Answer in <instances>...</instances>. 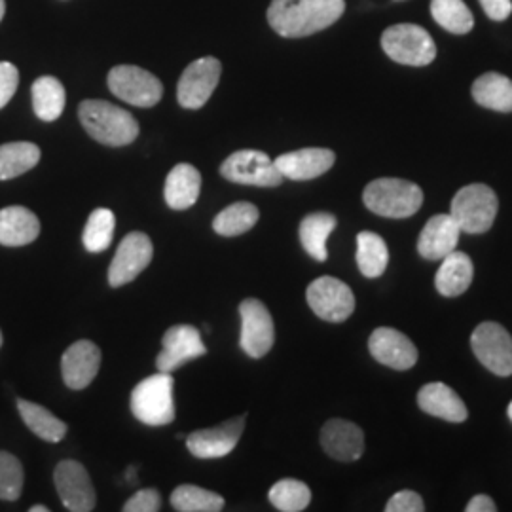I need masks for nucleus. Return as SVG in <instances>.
Masks as SVG:
<instances>
[{"label":"nucleus","mask_w":512,"mask_h":512,"mask_svg":"<svg viewBox=\"0 0 512 512\" xmlns=\"http://www.w3.org/2000/svg\"><path fill=\"white\" fill-rule=\"evenodd\" d=\"M344 10L346 0H272L268 21L281 37H310L336 23Z\"/></svg>","instance_id":"f257e3e1"},{"label":"nucleus","mask_w":512,"mask_h":512,"mask_svg":"<svg viewBox=\"0 0 512 512\" xmlns=\"http://www.w3.org/2000/svg\"><path fill=\"white\" fill-rule=\"evenodd\" d=\"M78 116L90 137L107 147H126L139 135V124L133 114L109 101L88 99L80 103Z\"/></svg>","instance_id":"f03ea898"},{"label":"nucleus","mask_w":512,"mask_h":512,"mask_svg":"<svg viewBox=\"0 0 512 512\" xmlns=\"http://www.w3.org/2000/svg\"><path fill=\"white\" fill-rule=\"evenodd\" d=\"M175 382L169 372H158L135 385L129 406L137 420L148 427H164L175 421Z\"/></svg>","instance_id":"7ed1b4c3"},{"label":"nucleus","mask_w":512,"mask_h":512,"mask_svg":"<svg viewBox=\"0 0 512 512\" xmlns=\"http://www.w3.org/2000/svg\"><path fill=\"white\" fill-rule=\"evenodd\" d=\"M366 209L385 219H406L416 215L423 205L418 184L404 179H376L363 192Z\"/></svg>","instance_id":"20e7f679"},{"label":"nucleus","mask_w":512,"mask_h":512,"mask_svg":"<svg viewBox=\"0 0 512 512\" xmlns=\"http://www.w3.org/2000/svg\"><path fill=\"white\" fill-rule=\"evenodd\" d=\"M499 202L494 190L486 184L463 186L450 203V215L459 230L467 234H484L494 226Z\"/></svg>","instance_id":"39448f33"},{"label":"nucleus","mask_w":512,"mask_h":512,"mask_svg":"<svg viewBox=\"0 0 512 512\" xmlns=\"http://www.w3.org/2000/svg\"><path fill=\"white\" fill-rule=\"evenodd\" d=\"M382 48L395 63L408 67H425L437 57V44L433 37L423 27L412 23H401L385 29Z\"/></svg>","instance_id":"423d86ee"},{"label":"nucleus","mask_w":512,"mask_h":512,"mask_svg":"<svg viewBox=\"0 0 512 512\" xmlns=\"http://www.w3.org/2000/svg\"><path fill=\"white\" fill-rule=\"evenodd\" d=\"M110 92L133 107L150 109L164 97V86L158 76L135 65H118L109 73Z\"/></svg>","instance_id":"0eeeda50"},{"label":"nucleus","mask_w":512,"mask_h":512,"mask_svg":"<svg viewBox=\"0 0 512 512\" xmlns=\"http://www.w3.org/2000/svg\"><path fill=\"white\" fill-rule=\"evenodd\" d=\"M220 175L230 183L262 188H274L283 183V175L274 160L260 150H238L230 154L220 165Z\"/></svg>","instance_id":"6e6552de"},{"label":"nucleus","mask_w":512,"mask_h":512,"mask_svg":"<svg viewBox=\"0 0 512 512\" xmlns=\"http://www.w3.org/2000/svg\"><path fill=\"white\" fill-rule=\"evenodd\" d=\"M239 317L241 349L253 359H260L270 353V349L274 348L275 329L274 319L268 308L256 298H247L239 304Z\"/></svg>","instance_id":"1a4fd4ad"},{"label":"nucleus","mask_w":512,"mask_h":512,"mask_svg":"<svg viewBox=\"0 0 512 512\" xmlns=\"http://www.w3.org/2000/svg\"><path fill=\"white\" fill-rule=\"evenodd\" d=\"M308 304L311 311L329 323H342L355 311V296L348 285L336 277H317L308 287Z\"/></svg>","instance_id":"9d476101"},{"label":"nucleus","mask_w":512,"mask_h":512,"mask_svg":"<svg viewBox=\"0 0 512 512\" xmlns=\"http://www.w3.org/2000/svg\"><path fill=\"white\" fill-rule=\"evenodd\" d=\"M476 359L501 378L512 374V336L499 323L486 321L471 336Z\"/></svg>","instance_id":"9b49d317"},{"label":"nucleus","mask_w":512,"mask_h":512,"mask_svg":"<svg viewBox=\"0 0 512 512\" xmlns=\"http://www.w3.org/2000/svg\"><path fill=\"white\" fill-rule=\"evenodd\" d=\"M222 65L215 57H202L184 69L177 86V99L183 109L198 110L217 90Z\"/></svg>","instance_id":"f8f14e48"},{"label":"nucleus","mask_w":512,"mask_h":512,"mask_svg":"<svg viewBox=\"0 0 512 512\" xmlns=\"http://www.w3.org/2000/svg\"><path fill=\"white\" fill-rule=\"evenodd\" d=\"M154 247L147 234L143 232H129L122 239L116 255L112 258L109 268V285L118 289L137 279L143 274L152 260Z\"/></svg>","instance_id":"ddd939ff"},{"label":"nucleus","mask_w":512,"mask_h":512,"mask_svg":"<svg viewBox=\"0 0 512 512\" xmlns=\"http://www.w3.org/2000/svg\"><path fill=\"white\" fill-rule=\"evenodd\" d=\"M55 488L63 507L71 512H90L97 505V495L84 465L65 459L55 467Z\"/></svg>","instance_id":"4468645a"},{"label":"nucleus","mask_w":512,"mask_h":512,"mask_svg":"<svg viewBox=\"0 0 512 512\" xmlns=\"http://www.w3.org/2000/svg\"><path fill=\"white\" fill-rule=\"evenodd\" d=\"M245 429V416L224 421L217 427L200 429L186 439L188 452L198 459L226 458L234 452Z\"/></svg>","instance_id":"2eb2a0df"},{"label":"nucleus","mask_w":512,"mask_h":512,"mask_svg":"<svg viewBox=\"0 0 512 512\" xmlns=\"http://www.w3.org/2000/svg\"><path fill=\"white\" fill-rule=\"evenodd\" d=\"M207 348L203 344L200 330L192 325H175L167 330L162 340V351L156 359L160 372H173L184 363L203 357Z\"/></svg>","instance_id":"dca6fc26"},{"label":"nucleus","mask_w":512,"mask_h":512,"mask_svg":"<svg viewBox=\"0 0 512 512\" xmlns=\"http://www.w3.org/2000/svg\"><path fill=\"white\" fill-rule=\"evenodd\" d=\"M370 355L393 370H408L418 363V349L412 340L399 330L380 327L370 334Z\"/></svg>","instance_id":"f3484780"},{"label":"nucleus","mask_w":512,"mask_h":512,"mask_svg":"<svg viewBox=\"0 0 512 512\" xmlns=\"http://www.w3.org/2000/svg\"><path fill=\"white\" fill-rule=\"evenodd\" d=\"M274 162L283 179L311 181L330 171L336 162V154L329 148H302L281 154Z\"/></svg>","instance_id":"a211bd4d"},{"label":"nucleus","mask_w":512,"mask_h":512,"mask_svg":"<svg viewBox=\"0 0 512 512\" xmlns=\"http://www.w3.org/2000/svg\"><path fill=\"white\" fill-rule=\"evenodd\" d=\"M101 366V349L90 340H78L63 353L61 374L71 389H86L92 384Z\"/></svg>","instance_id":"6ab92c4d"},{"label":"nucleus","mask_w":512,"mask_h":512,"mask_svg":"<svg viewBox=\"0 0 512 512\" xmlns=\"http://www.w3.org/2000/svg\"><path fill=\"white\" fill-rule=\"evenodd\" d=\"M321 446L332 459L357 461L365 452V435L351 421L330 420L321 429Z\"/></svg>","instance_id":"aec40b11"},{"label":"nucleus","mask_w":512,"mask_h":512,"mask_svg":"<svg viewBox=\"0 0 512 512\" xmlns=\"http://www.w3.org/2000/svg\"><path fill=\"white\" fill-rule=\"evenodd\" d=\"M458 222L452 215H435L427 220L418 239V253L425 260H442L458 247Z\"/></svg>","instance_id":"412c9836"},{"label":"nucleus","mask_w":512,"mask_h":512,"mask_svg":"<svg viewBox=\"0 0 512 512\" xmlns=\"http://www.w3.org/2000/svg\"><path fill=\"white\" fill-rule=\"evenodd\" d=\"M418 404L425 414L450 423H461L469 416L467 406L459 399L458 393L442 382L423 385L418 393Z\"/></svg>","instance_id":"4be33fe9"},{"label":"nucleus","mask_w":512,"mask_h":512,"mask_svg":"<svg viewBox=\"0 0 512 512\" xmlns=\"http://www.w3.org/2000/svg\"><path fill=\"white\" fill-rule=\"evenodd\" d=\"M202 190V175L190 164L175 165L165 179V203L175 209L184 211L190 209L200 198Z\"/></svg>","instance_id":"5701e85b"},{"label":"nucleus","mask_w":512,"mask_h":512,"mask_svg":"<svg viewBox=\"0 0 512 512\" xmlns=\"http://www.w3.org/2000/svg\"><path fill=\"white\" fill-rule=\"evenodd\" d=\"M40 236V220L33 211L21 205L4 207L0 211V245L23 247Z\"/></svg>","instance_id":"b1692460"},{"label":"nucleus","mask_w":512,"mask_h":512,"mask_svg":"<svg viewBox=\"0 0 512 512\" xmlns=\"http://www.w3.org/2000/svg\"><path fill=\"white\" fill-rule=\"evenodd\" d=\"M473 275L475 268L471 258L461 251H452L450 255L442 258V264L435 277V287L442 296L454 298L471 287Z\"/></svg>","instance_id":"393cba45"},{"label":"nucleus","mask_w":512,"mask_h":512,"mask_svg":"<svg viewBox=\"0 0 512 512\" xmlns=\"http://www.w3.org/2000/svg\"><path fill=\"white\" fill-rule=\"evenodd\" d=\"M338 220L330 213H311L300 222V243L304 251L317 262H325L329 258V249L327 241L330 234L334 232Z\"/></svg>","instance_id":"a878e982"},{"label":"nucleus","mask_w":512,"mask_h":512,"mask_svg":"<svg viewBox=\"0 0 512 512\" xmlns=\"http://www.w3.org/2000/svg\"><path fill=\"white\" fill-rule=\"evenodd\" d=\"M473 99L484 109L512 112V80L505 74L486 73L473 84Z\"/></svg>","instance_id":"bb28decb"},{"label":"nucleus","mask_w":512,"mask_h":512,"mask_svg":"<svg viewBox=\"0 0 512 512\" xmlns=\"http://www.w3.org/2000/svg\"><path fill=\"white\" fill-rule=\"evenodd\" d=\"M18 410L21 420L25 421V425L37 435L38 439L52 442V444L65 439L67 429H69L67 423L55 418L48 408L19 399Z\"/></svg>","instance_id":"cd10ccee"},{"label":"nucleus","mask_w":512,"mask_h":512,"mask_svg":"<svg viewBox=\"0 0 512 512\" xmlns=\"http://www.w3.org/2000/svg\"><path fill=\"white\" fill-rule=\"evenodd\" d=\"M67 93L54 76H40L33 84V109L42 122H55L65 110Z\"/></svg>","instance_id":"c85d7f7f"},{"label":"nucleus","mask_w":512,"mask_h":512,"mask_svg":"<svg viewBox=\"0 0 512 512\" xmlns=\"http://www.w3.org/2000/svg\"><path fill=\"white\" fill-rule=\"evenodd\" d=\"M40 162V148L35 143L19 141L0 147V181H10L31 171Z\"/></svg>","instance_id":"c756f323"},{"label":"nucleus","mask_w":512,"mask_h":512,"mask_svg":"<svg viewBox=\"0 0 512 512\" xmlns=\"http://www.w3.org/2000/svg\"><path fill=\"white\" fill-rule=\"evenodd\" d=\"M389 264V251L384 238L374 232H361L357 236V266L368 279L384 274Z\"/></svg>","instance_id":"7c9ffc66"},{"label":"nucleus","mask_w":512,"mask_h":512,"mask_svg":"<svg viewBox=\"0 0 512 512\" xmlns=\"http://www.w3.org/2000/svg\"><path fill=\"white\" fill-rule=\"evenodd\" d=\"M258 209L256 205L249 202H236L228 205L226 209H222L219 215L213 220V230L219 236L226 238H234L241 236L245 232H249L256 222H258Z\"/></svg>","instance_id":"2f4dec72"},{"label":"nucleus","mask_w":512,"mask_h":512,"mask_svg":"<svg viewBox=\"0 0 512 512\" xmlns=\"http://www.w3.org/2000/svg\"><path fill=\"white\" fill-rule=\"evenodd\" d=\"M431 16L454 35H467L475 27L473 14L463 0H431Z\"/></svg>","instance_id":"473e14b6"},{"label":"nucleus","mask_w":512,"mask_h":512,"mask_svg":"<svg viewBox=\"0 0 512 512\" xmlns=\"http://www.w3.org/2000/svg\"><path fill=\"white\" fill-rule=\"evenodd\" d=\"M171 507L179 512H219L224 509V497L200 486L183 484L171 494Z\"/></svg>","instance_id":"72a5a7b5"},{"label":"nucleus","mask_w":512,"mask_h":512,"mask_svg":"<svg viewBox=\"0 0 512 512\" xmlns=\"http://www.w3.org/2000/svg\"><path fill=\"white\" fill-rule=\"evenodd\" d=\"M114 230H116V217L110 209H95L90 219L86 222L84 234H82V241L84 247L90 253H103L107 251L114 239Z\"/></svg>","instance_id":"f704fd0d"},{"label":"nucleus","mask_w":512,"mask_h":512,"mask_svg":"<svg viewBox=\"0 0 512 512\" xmlns=\"http://www.w3.org/2000/svg\"><path fill=\"white\" fill-rule=\"evenodd\" d=\"M268 499L277 511L300 512L308 509L311 503V490L300 480L283 478L272 486Z\"/></svg>","instance_id":"c9c22d12"},{"label":"nucleus","mask_w":512,"mask_h":512,"mask_svg":"<svg viewBox=\"0 0 512 512\" xmlns=\"http://www.w3.org/2000/svg\"><path fill=\"white\" fill-rule=\"evenodd\" d=\"M23 467L19 459L8 452H0V499L16 501L23 492Z\"/></svg>","instance_id":"e433bc0d"},{"label":"nucleus","mask_w":512,"mask_h":512,"mask_svg":"<svg viewBox=\"0 0 512 512\" xmlns=\"http://www.w3.org/2000/svg\"><path fill=\"white\" fill-rule=\"evenodd\" d=\"M160 509L162 497L154 488L139 490L137 494L131 495L124 505V512H158Z\"/></svg>","instance_id":"4c0bfd02"},{"label":"nucleus","mask_w":512,"mask_h":512,"mask_svg":"<svg viewBox=\"0 0 512 512\" xmlns=\"http://www.w3.org/2000/svg\"><path fill=\"white\" fill-rule=\"evenodd\" d=\"M19 71L16 65L0 61V109H4L18 90Z\"/></svg>","instance_id":"58836bf2"},{"label":"nucleus","mask_w":512,"mask_h":512,"mask_svg":"<svg viewBox=\"0 0 512 512\" xmlns=\"http://www.w3.org/2000/svg\"><path fill=\"white\" fill-rule=\"evenodd\" d=\"M425 505L421 495L412 492V490H403L393 495L387 505H385V512H423Z\"/></svg>","instance_id":"ea45409f"},{"label":"nucleus","mask_w":512,"mask_h":512,"mask_svg":"<svg viewBox=\"0 0 512 512\" xmlns=\"http://www.w3.org/2000/svg\"><path fill=\"white\" fill-rule=\"evenodd\" d=\"M480 6L494 21H505L512 14V0H480Z\"/></svg>","instance_id":"a19ab883"},{"label":"nucleus","mask_w":512,"mask_h":512,"mask_svg":"<svg viewBox=\"0 0 512 512\" xmlns=\"http://www.w3.org/2000/svg\"><path fill=\"white\" fill-rule=\"evenodd\" d=\"M465 511L467 512H495L497 511V507H495L494 499L490 497V495H475L471 501H469V505L465 507Z\"/></svg>","instance_id":"79ce46f5"},{"label":"nucleus","mask_w":512,"mask_h":512,"mask_svg":"<svg viewBox=\"0 0 512 512\" xmlns=\"http://www.w3.org/2000/svg\"><path fill=\"white\" fill-rule=\"evenodd\" d=\"M4 14H6V0H0V21L4 18Z\"/></svg>","instance_id":"37998d69"},{"label":"nucleus","mask_w":512,"mask_h":512,"mask_svg":"<svg viewBox=\"0 0 512 512\" xmlns=\"http://www.w3.org/2000/svg\"><path fill=\"white\" fill-rule=\"evenodd\" d=\"M50 509L48 507H42V505H35V507H31V512H48Z\"/></svg>","instance_id":"c03bdc74"},{"label":"nucleus","mask_w":512,"mask_h":512,"mask_svg":"<svg viewBox=\"0 0 512 512\" xmlns=\"http://www.w3.org/2000/svg\"><path fill=\"white\" fill-rule=\"evenodd\" d=\"M509 418H511L512 421V403L509 404Z\"/></svg>","instance_id":"a18cd8bd"},{"label":"nucleus","mask_w":512,"mask_h":512,"mask_svg":"<svg viewBox=\"0 0 512 512\" xmlns=\"http://www.w3.org/2000/svg\"><path fill=\"white\" fill-rule=\"evenodd\" d=\"M0 348H2V332H0Z\"/></svg>","instance_id":"49530a36"}]
</instances>
